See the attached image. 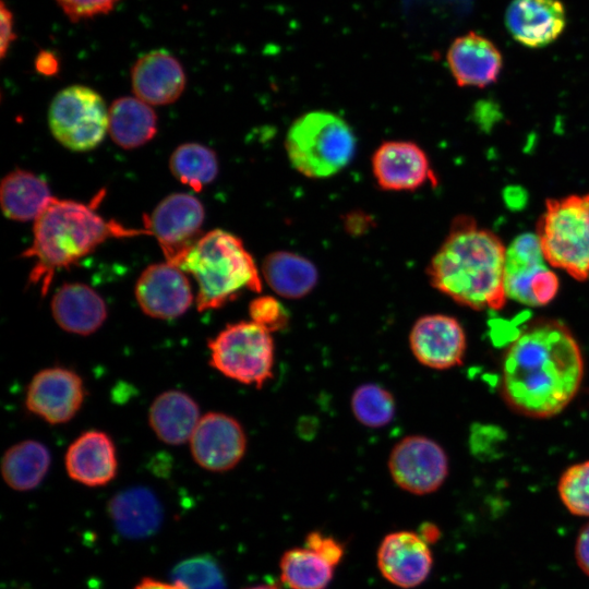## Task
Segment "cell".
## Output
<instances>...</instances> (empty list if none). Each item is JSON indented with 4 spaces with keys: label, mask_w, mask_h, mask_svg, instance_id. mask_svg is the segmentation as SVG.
<instances>
[{
    "label": "cell",
    "mask_w": 589,
    "mask_h": 589,
    "mask_svg": "<svg viewBox=\"0 0 589 589\" xmlns=\"http://www.w3.org/2000/svg\"><path fill=\"white\" fill-rule=\"evenodd\" d=\"M512 37L529 48L554 43L566 27V10L561 0H512L505 13Z\"/></svg>",
    "instance_id": "18"
},
{
    "label": "cell",
    "mask_w": 589,
    "mask_h": 589,
    "mask_svg": "<svg viewBox=\"0 0 589 589\" xmlns=\"http://www.w3.org/2000/svg\"><path fill=\"white\" fill-rule=\"evenodd\" d=\"M504 285L507 299L542 306L557 294L560 280L544 259L537 233L517 236L506 248Z\"/></svg>",
    "instance_id": "9"
},
{
    "label": "cell",
    "mask_w": 589,
    "mask_h": 589,
    "mask_svg": "<svg viewBox=\"0 0 589 589\" xmlns=\"http://www.w3.org/2000/svg\"><path fill=\"white\" fill-rule=\"evenodd\" d=\"M557 491L569 513L589 517V460L568 467L560 477Z\"/></svg>",
    "instance_id": "32"
},
{
    "label": "cell",
    "mask_w": 589,
    "mask_h": 589,
    "mask_svg": "<svg viewBox=\"0 0 589 589\" xmlns=\"http://www.w3.org/2000/svg\"><path fill=\"white\" fill-rule=\"evenodd\" d=\"M243 589H279L275 584H260Z\"/></svg>",
    "instance_id": "42"
},
{
    "label": "cell",
    "mask_w": 589,
    "mask_h": 589,
    "mask_svg": "<svg viewBox=\"0 0 589 589\" xmlns=\"http://www.w3.org/2000/svg\"><path fill=\"white\" fill-rule=\"evenodd\" d=\"M185 73L179 60L165 49L141 56L131 69L135 97L148 105L176 101L185 87Z\"/></svg>",
    "instance_id": "20"
},
{
    "label": "cell",
    "mask_w": 589,
    "mask_h": 589,
    "mask_svg": "<svg viewBox=\"0 0 589 589\" xmlns=\"http://www.w3.org/2000/svg\"><path fill=\"white\" fill-rule=\"evenodd\" d=\"M171 264L196 280L199 311L219 309L245 290H262L252 255L242 240L229 231L215 229L205 233Z\"/></svg>",
    "instance_id": "4"
},
{
    "label": "cell",
    "mask_w": 589,
    "mask_h": 589,
    "mask_svg": "<svg viewBox=\"0 0 589 589\" xmlns=\"http://www.w3.org/2000/svg\"><path fill=\"white\" fill-rule=\"evenodd\" d=\"M506 248L491 230L468 215L457 216L443 243L431 259V285L460 305L473 310H501Z\"/></svg>",
    "instance_id": "2"
},
{
    "label": "cell",
    "mask_w": 589,
    "mask_h": 589,
    "mask_svg": "<svg viewBox=\"0 0 589 589\" xmlns=\"http://www.w3.org/2000/svg\"><path fill=\"white\" fill-rule=\"evenodd\" d=\"M334 566L308 546L287 550L280 557L281 582L289 589H325Z\"/></svg>",
    "instance_id": "29"
},
{
    "label": "cell",
    "mask_w": 589,
    "mask_h": 589,
    "mask_svg": "<svg viewBox=\"0 0 589 589\" xmlns=\"http://www.w3.org/2000/svg\"><path fill=\"white\" fill-rule=\"evenodd\" d=\"M64 462L69 477L87 486L107 484L118 469L112 440L100 431L81 434L69 446Z\"/></svg>",
    "instance_id": "21"
},
{
    "label": "cell",
    "mask_w": 589,
    "mask_h": 589,
    "mask_svg": "<svg viewBox=\"0 0 589 589\" xmlns=\"http://www.w3.org/2000/svg\"><path fill=\"white\" fill-rule=\"evenodd\" d=\"M134 589H187L183 585L177 581L165 582L154 578H143Z\"/></svg>",
    "instance_id": "40"
},
{
    "label": "cell",
    "mask_w": 589,
    "mask_h": 589,
    "mask_svg": "<svg viewBox=\"0 0 589 589\" xmlns=\"http://www.w3.org/2000/svg\"><path fill=\"white\" fill-rule=\"evenodd\" d=\"M51 313L62 329L86 336L104 324L107 318V305L89 286L67 283L55 292Z\"/></svg>",
    "instance_id": "22"
},
{
    "label": "cell",
    "mask_w": 589,
    "mask_h": 589,
    "mask_svg": "<svg viewBox=\"0 0 589 589\" xmlns=\"http://www.w3.org/2000/svg\"><path fill=\"white\" fill-rule=\"evenodd\" d=\"M108 513L116 529L128 538L153 534L163 518L159 501L144 486H133L117 493L109 501Z\"/></svg>",
    "instance_id": "24"
},
{
    "label": "cell",
    "mask_w": 589,
    "mask_h": 589,
    "mask_svg": "<svg viewBox=\"0 0 589 589\" xmlns=\"http://www.w3.org/2000/svg\"><path fill=\"white\" fill-rule=\"evenodd\" d=\"M35 69L39 74L51 76L59 71V61L50 50H41L35 59Z\"/></svg>",
    "instance_id": "39"
},
{
    "label": "cell",
    "mask_w": 589,
    "mask_h": 589,
    "mask_svg": "<svg viewBox=\"0 0 589 589\" xmlns=\"http://www.w3.org/2000/svg\"><path fill=\"white\" fill-rule=\"evenodd\" d=\"M193 459L209 471H227L244 456L247 436L241 424L231 416L208 412L201 417L191 438Z\"/></svg>",
    "instance_id": "12"
},
{
    "label": "cell",
    "mask_w": 589,
    "mask_h": 589,
    "mask_svg": "<svg viewBox=\"0 0 589 589\" xmlns=\"http://www.w3.org/2000/svg\"><path fill=\"white\" fill-rule=\"evenodd\" d=\"M423 539L430 544L431 542H434L440 537L438 529L430 524H426L425 527L421 529L420 533Z\"/></svg>",
    "instance_id": "41"
},
{
    "label": "cell",
    "mask_w": 589,
    "mask_h": 589,
    "mask_svg": "<svg viewBox=\"0 0 589 589\" xmlns=\"http://www.w3.org/2000/svg\"><path fill=\"white\" fill-rule=\"evenodd\" d=\"M252 322L275 333L287 327L289 315L283 303L273 296H259L249 304Z\"/></svg>",
    "instance_id": "34"
},
{
    "label": "cell",
    "mask_w": 589,
    "mask_h": 589,
    "mask_svg": "<svg viewBox=\"0 0 589 589\" xmlns=\"http://www.w3.org/2000/svg\"><path fill=\"white\" fill-rule=\"evenodd\" d=\"M169 168L177 180L199 192L216 178L218 160L207 146L185 143L171 154Z\"/></svg>",
    "instance_id": "30"
},
{
    "label": "cell",
    "mask_w": 589,
    "mask_h": 589,
    "mask_svg": "<svg viewBox=\"0 0 589 589\" xmlns=\"http://www.w3.org/2000/svg\"><path fill=\"white\" fill-rule=\"evenodd\" d=\"M157 132V116L151 105L137 97H120L108 111V133L125 149L136 148L151 141Z\"/></svg>",
    "instance_id": "27"
},
{
    "label": "cell",
    "mask_w": 589,
    "mask_h": 589,
    "mask_svg": "<svg viewBox=\"0 0 589 589\" xmlns=\"http://www.w3.org/2000/svg\"><path fill=\"white\" fill-rule=\"evenodd\" d=\"M446 62L461 87L489 86L497 81L503 68L500 49L489 38L472 31L453 40Z\"/></svg>",
    "instance_id": "19"
},
{
    "label": "cell",
    "mask_w": 589,
    "mask_h": 589,
    "mask_svg": "<svg viewBox=\"0 0 589 589\" xmlns=\"http://www.w3.org/2000/svg\"><path fill=\"white\" fill-rule=\"evenodd\" d=\"M204 217V207L194 195L173 193L154 208L145 230L156 237L167 262L172 263L196 241Z\"/></svg>",
    "instance_id": "11"
},
{
    "label": "cell",
    "mask_w": 589,
    "mask_h": 589,
    "mask_svg": "<svg viewBox=\"0 0 589 589\" xmlns=\"http://www.w3.org/2000/svg\"><path fill=\"white\" fill-rule=\"evenodd\" d=\"M350 407L357 421L368 428H383L396 413L394 396L376 383L358 386L351 395Z\"/></svg>",
    "instance_id": "31"
},
{
    "label": "cell",
    "mask_w": 589,
    "mask_h": 589,
    "mask_svg": "<svg viewBox=\"0 0 589 589\" xmlns=\"http://www.w3.org/2000/svg\"><path fill=\"white\" fill-rule=\"evenodd\" d=\"M305 546L316 552L334 567L340 563L345 553L340 542L320 531H312L306 536Z\"/></svg>",
    "instance_id": "36"
},
{
    "label": "cell",
    "mask_w": 589,
    "mask_h": 589,
    "mask_svg": "<svg viewBox=\"0 0 589 589\" xmlns=\"http://www.w3.org/2000/svg\"><path fill=\"white\" fill-rule=\"evenodd\" d=\"M53 200L47 182L31 171L15 169L1 181L0 203L9 219L36 220Z\"/></svg>",
    "instance_id": "25"
},
{
    "label": "cell",
    "mask_w": 589,
    "mask_h": 589,
    "mask_svg": "<svg viewBox=\"0 0 589 589\" xmlns=\"http://www.w3.org/2000/svg\"><path fill=\"white\" fill-rule=\"evenodd\" d=\"M135 298L145 314L161 320L181 316L193 302L185 273L169 262L149 265L142 272Z\"/></svg>",
    "instance_id": "16"
},
{
    "label": "cell",
    "mask_w": 589,
    "mask_h": 589,
    "mask_svg": "<svg viewBox=\"0 0 589 589\" xmlns=\"http://www.w3.org/2000/svg\"><path fill=\"white\" fill-rule=\"evenodd\" d=\"M172 581L187 589H226L217 563L209 556H195L180 562L172 570Z\"/></svg>",
    "instance_id": "33"
},
{
    "label": "cell",
    "mask_w": 589,
    "mask_h": 589,
    "mask_svg": "<svg viewBox=\"0 0 589 589\" xmlns=\"http://www.w3.org/2000/svg\"><path fill=\"white\" fill-rule=\"evenodd\" d=\"M32 245L23 253L35 259L29 281L46 293L53 274L75 264L109 238L148 233L103 218L91 206L56 199L35 220Z\"/></svg>",
    "instance_id": "3"
},
{
    "label": "cell",
    "mask_w": 589,
    "mask_h": 589,
    "mask_svg": "<svg viewBox=\"0 0 589 589\" xmlns=\"http://www.w3.org/2000/svg\"><path fill=\"white\" fill-rule=\"evenodd\" d=\"M4 589H33V588H31V587L27 586V585L14 584V582H13V584L8 585V587L4 588Z\"/></svg>",
    "instance_id": "43"
},
{
    "label": "cell",
    "mask_w": 589,
    "mask_h": 589,
    "mask_svg": "<svg viewBox=\"0 0 589 589\" xmlns=\"http://www.w3.org/2000/svg\"><path fill=\"white\" fill-rule=\"evenodd\" d=\"M371 164L377 184L387 191H412L429 181L435 183L426 153L410 141L382 143L374 152Z\"/></svg>",
    "instance_id": "17"
},
{
    "label": "cell",
    "mask_w": 589,
    "mask_h": 589,
    "mask_svg": "<svg viewBox=\"0 0 589 589\" xmlns=\"http://www.w3.org/2000/svg\"><path fill=\"white\" fill-rule=\"evenodd\" d=\"M357 140L338 115L313 110L298 117L288 129L286 153L292 167L312 179L328 178L352 159Z\"/></svg>",
    "instance_id": "5"
},
{
    "label": "cell",
    "mask_w": 589,
    "mask_h": 589,
    "mask_svg": "<svg viewBox=\"0 0 589 589\" xmlns=\"http://www.w3.org/2000/svg\"><path fill=\"white\" fill-rule=\"evenodd\" d=\"M109 108L94 89L72 85L51 100L48 123L53 137L73 152L95 148L108 132Z\"/></svg>",
    "instance_id": "8"
},
{
    "label": "cell",
    "mask_w": 589,
    "mask_h": 589,
    "mask_svg": "<svg viewBox=\"0 0 589 589\" xmlns=\"http://www.w3.org/2000/svg\"><path fill=\"white\" fill-rule=\"evenodd\" d=\"M50 461V453L43 443L33 440L22 441L3 454L1 474L11 489L29 491L44 480Z\"/></svg>",
    "instance_id": "28"
},
{
    "label": "cell",
    "mask_w": 589,
    "mask_h": 589,
    "mask_svg": "<svg viewBox=\"0 0 589 589\" xmlns=\"http://www.w3.org/2000/svg\"><path fill=\"white\" fill-rule=\"evenodd\" d=\"M211 365L225 376L261 388L273 377L272 333L252 321L227 325L208 341Z\"/></svg>",
    "instance_id": "7"
},
{
    "label": "cell",
    "mask_w": 589,
    "mask_h": 589,
    "mask_svg": "<svg viewBox=\"0 0 589 589\" xmlns=\"http://www.w3.org/2000/svg\"><path fill=\"white\" fill-rule=\"evenodd\" d=\"M200 419L197 404L181 390L161 393L148 410L152 430L160 441L170 445L190 441Z\"/></svg>",
    "instance_id": "23"
},
{
    "label": "cell",
    "mask_w": 589,
    "mask_h": 589,
    "mask_svg": "<svg viewBox=\"0 0 589 589\" xmlns=\"http://www.w3.org/2000/svg\"><path fill=\"white\" fill-rule=\"evenodd\" d=\"M409 346L422 365L447 370L461 364L467 347L466 333L454 316L426 314L413 323Z\"/></svg>",
    "instance_id": "13"
},
{
    "label": "cell",
    "mask_w": 589,
    "mask_h": 589,
    "mask_svg": "<svg viewBox=\"0 0 589 589\" xmlns=\"http://www.w3.org/2000/svg\"><path fill=\"white\" fill-rule=\"evenodd\" d=\"M85 397L83 381L65 368H48L36 373L26 390L25 405L50 424L65 423L80 410Z\"/></svg>",
    "instance_id": "14"
},
{
    "label": "cell",
    "mask_w": 589,
    "mask_h": 589,
    "mask_svg": "<svg viewBox=\"0 0 589 589\" xmlns=\"http://www.w3.org/2000/svg\"><path fill=\"white\" fill-rule=\"evenodd\" d=\"M575 558L581 572L589 576V521L581 527L577 534Z\"/></svg>",
    "instance_id": "38"
},
{
    "label": "cell",
    "mask_w": 589,
    "mask_h": 589,
    "mask_svg": "<svg viewBox=\"0 0 589 589\" xmlns=\"http://www.w3.org/2000/svg\"><path fill=\"white\" fill-rule=\"evenodd\" d=\"M16 39L13 13L5 2H0V56L3 59Z\"/></svg>",
    "instance_id": "37"
},
{
    "label": "cell",
    "mask_w": 589,
    "mask_h": 589,
    "mask_svg": "<svg viewBox=\"0 0 589 589\" xmlns=\"http://www.w3.org/2000/svg\"><path fill=\"white\" fill-rule=\"evenodd\" d=\"M264 280L278 296L301 299L317 284L316 266L306 257L290 251H275L268 254L262 266Z\"/></svg>",
    "instance_id": "26"
},
{
    "label": "cell",
    "mask_w": 589,
    "mask_h": 589,
    "mask_svg": "<svg viewBox=\"0 0 589 589\" xmlns=\"http://www.w3.org/2000/svg\"><path fill=\"white\" fill-rule=\"evenodd\" d=\"M448 457L444 448L424 435H408L393 447L388 470L404 491L425 495L438 490L448 476Z\"/></svg>",
    "instance_id": "10"
},
{
    "label": "cell",
    "mask_w": 589,
    "mask_h": 589,
    "mask_svg": "<svg viewBox=\"0 0 589 589\" xmlns=\"http://www.w3.org/2000/svg\"><path fill=\"white\" fill-rule=\"evenodd\" d=\"M536 233L549 265L589 278V193L549 199Z\"/></svg>",
    "instance_id": "6"
},
{
    "label": "cell",
    "mask_w": 589,
    "mask_h": 589,
    "mask_svg": "<svg viewBox=\"0 0 589 589\" xmlns=\"http://www.w3.org/2000/svg\"><path fill=\"white\" fill-rule=\"evenodd\" d=\"M377 567L392 585L411 589L429 577L433 556L430 544L413 531L400 530L386 534L377 549Z\"/></svg>",
    "instance_id": "15"
},
{
    "label": "cell",
    "mask_w": 589,
    "mask_h": 589,
    "mask_svg": "<svg viewBox=\"0 0 589 589\" xmlns=\"http://www.w3.org/2000/svg\"><path fill=\"white\" fill-rule=\"evenodd\" d=\"M584 377L580 347L557 321L525 328L507 348L501 389L506 402L531 418L560 413L577 394Z\"/></svg>",
    "instance_id": "1"
},
{
    "label": "cell",
    "mask_w": 589,
    "mask_h": 589,
    "mask_svg": "<svg viewBox=\"0 0 589 589\" xmlns=\"http://www.w3.org/2000/svg\"><path fill=\"white\" fill-rule=\"evenodd\" d=\"M73 23L108 14L121 0H55Z\"/></svg>",
    "instance_id": "35"
}]
</instances>
